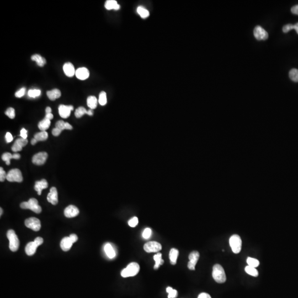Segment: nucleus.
Wrapping results in <instances>:
<instances>
[{
  "instance_id": "obj_1",
  "label": "nucleus",
  "mask_w": 298,
  "mask_h": 298,
  "mask_svg": "<svg viewBox=\"0 0 298 298\" xmlns=\"http://www.w3.org/2000/svg\"><path fill=\"white\" fill-rule=\"evenodd\" d=\"M212 275L213 279L218 283H224L227 280V276L224 269L219 264H216L213 266Z\"/></svg>"
},
{
  "instance_id": "obj_2",
  "label": "nucleus",
  "mask_w": 298,
  "mask_h": 298,
  "mask_svg": "<svg viewBox=\"0 0 298 298\" xmlns=\"http://www.w3.org/2000/svg\"><path fill=\"white\" fill-rule=\"evenodd\" d=\"M139 271L140 266L139 264L136 262H132L129 264L127 267L121 272V275L124 278L133 277L137 275Z\"/></svg>"
},
{
  "instance_id": "obj_3",
  "label": "nucleus",
  "mask_w": 298,
  "mask_h": 298,
  "mask_svg": "<svg viewBox=\"0 0 298 298\" xmlns=\"http://www.w3.org/2000/svg\"><path fill=\"white\" fill-rule=\"evenodd\" d=\"M20 206L22 209H30L37 214H39L42 212V208L38 204V201L36 199L30 198L28 201L22 202Z\"/></svg>"
},
{
  "instance_id": "obj_4",
  "label": "nucleus",
  "mask_w": 298,
  "mask_h": 298,
  "mask_svg": "<svg viewBox=\"0 0 298 298\" xmlns=\"http://www.w3.org/2000/svg\"><path fill=\"white\" fill-rule=\"evenodd\" d=\"M7 238L9 241V248L13 252L17 251L19 246V241L14 230H9L7 233Z\"/></svg>"
},
{
  "instance_id": "obj_5",
  "label": "nucleus",
  "mask_w": 298,
  "mask_h": 298,
  "mask_svg": "<svg viewBox=\"0 0 298 298\" xmlns=\"http://www.w3.org/2000/svg\"><path fill=\"white\" fill-rule=\"evenodd\" d=\"M229 243L231 250L234 254H238L240 252L242 247V241L240 236L236 234L231 236L229 240Z\"/></svg>"
},
{
  "instance_id": "obj_6",
  "label": "nucleus",
  "mask_w": 298,
  "mask_h": 298,
  "mask_svg": "<svg viewBox=\"0 0 298 298\" xmlns=\"http://www.w3.org/2000/svg\"><path fill=\"white\" fill-rule=\"evenodd\" d=\"M6 179L9 182H22L23 180V176L21 171L19 169H12L7 173Z\"/></svg>"
},
{
  "instance_id": "obj_7",
  "label": "nucleus",
  "mask_w": 298,
  "mask_h": 298,
  "mask_svg": "<svg viewBox=\"0 0 298 298\" xmlns=\"http://www.w3.org/2000/svg\"><path fill=\"white\" fill-rule=\"evenodd\" d=\"M144 250L148 253L159 252L162 250V245L156 241L148 242L144 246Z\"/></svg>"
},
{
  "instance_id": "obj_8",
  "label": "nucleus",
  "mask_w": 298,
  "mask_h": 298,
  "mask_svg": "<svg viewBox=\"0 0 298 298\" xmlns=\"http://www.w3.org/2000/svg\"><path fill=\"white\" fill-rule=\"evenodd\" d=\"M26 227L33 230V231H38L41 227V223L39 220L36 217H30L25 220Z\"/></svg>"
},
{
  "instance_id": "obj_9",
  "label": "nucleus",
  "mask_w": 298,
  "mask_h": 298,
  "mask_svg": "<svg viewBox=\"0 0 298 298\" xmlns=\"http://www.w3.org/2000/svg\"><path fill=\"white\" fill-rule=\"evenodd\" d=\"M48 158V154L45 152H40L34 155L32 158V162L34 164L40 166L44 164Z\"/></svg>"
},
{
  "instance_id": "obj_10",
  "label": "nucleus",
  "mask_w": 298,
  "mask_h": 298,
  "mask_svg": "<svg viewBox=\"0 0 298 298\" xmlns=\"http://www.w3.org/2000/svg\"><path fill=\"white\" fill-rule=\"evenodd\" d=\"M199 259V253L198 251H194L191 252L189 255L190 261L188 263V268L190 270H195V267Z\"/></svg>"
},
{
  "instance_id": "obj_11",
  "label": "nucleus",
  "mask_w": 298,
  "mask_h": 298,
  "mask_svg": "<svg viewBox=\"0 0 298 298\" xmlns=\"http://www.w3.org/2000/svg\"><path fill=\"white\" fill-rule=\"evenodd\" d=\"M254 36L259 40H266L268 39V33L261 26H257L254 29Z\"/></svg>"
},
{
  "instance_id": "obj_12",
  "label": "nucleus",
  "mask_w": 298,
  "mask_h": 298,
  "mask_svg": "<svg viewBox=\"0 0 298 298\" xmlns=\"http://www.w3.org/2000/svg\"><path fill=\"white\" fill-rule=\"evenodd\" d=\"M74 110L72 106H66L61 104L59 107V113L60 117L63 118H67L70 116L71 112Z\"/></svg>"
},
{
  "instance_id": "obj_13",
  "label": "nucleus",
  "mask_w": 298,
  "mask_h": 298,
  "mask_svg": "<svg viewBox=\"0 0 298 298\" xmlns=\"http://www.w3.org/2000/svg\"><path fill=\"white\" fill-rule=\"evenodd\" d=\"M79 210L76 206L70 205L65 208L64 214L66 217L69 218L75 217L79 215Z\"/></svg>"
},
{
  "instance_id": "obj_14",
  "label": "nucleus",
  "mask_w": 298,
  "mask_h": 298,
  "mask_svg": "<svg viewBox=\"0 0 298 298\" xmlns=\"http://www.w3.org/2000/svg\"><path fill=\"white\" fill-rule=\"evenodd\" d=\"M48 201L53 205H56L58 203V191L55 187H52L47 196Z\"/></svg>"
},
{
  "instance_id": "obj_15",
  "label": "nucleus",
  "mask_w": 298,
  "mask_h": 298,
  "mask_svg": "<svg viewBox=\"0 0 298 298\" xmlns=\"http://www.w3.org/2000/svg\"><path fill=\"white\" fill-rule=\"evenodd\" d=\"M75 75L77 79L81 80H85L86 79H88L90 76V72L86 67H80L76 71Z\"/></svg>"
},
{
  "instance_id": "obj_16",
  "label": "nucleus",
  "mask_w": 298,
  "mask_h": 298,
  "mask_svg": "<svg viewBox=\"0 0 298 298\" xmlns=\"http://www.w3.org/2000/svg\"><path fill=\"white\" fill-rule=\"evenodd\" d=\"M48 187V183L45 179H43L40 181H37L35 183L34 189L38 195H41L42 190L45 189Z\"/></svg>"
},
{
  "instance_id": "obj_17",
  "label": "nucleus",
  "mask_w": 298,
  "mask_h": 298,
  "mask_svg": "<svg viewBox=\"0 0 298 298\" xmlns=\"http://www.w3.org/2000/svg\"><path fill=\"white\" fill-rule=\"evenodd\" d=\"M63 70L65 75L70 77L73 76L76 72L74 65L71 63H65L63 66Z\"/></svg>"
},
{
  "instance_id": "obj_18",
  "label": "nucleus",
  "mask_w": 298,
  "mask_h": 298,
  "mask_svg": "<svg viewBox=\"0 0 298 298\" xmlns=\"http://www.w3.org/2000/svg\"><path fill=\"white\" fill-rule=\"evenodd\" d=\"M73 243L72 242L70 237H65L60 243V246L64 251H68L71 248Z\"/></svg>"
},
{
  "instance_id": "obj_19",
  "label": "nucleus",
  "mask_w": 298,
  "mask_h": 298,
  "mask_svg": "<svg viewBox=\"0 0 298 298\" xmlns=\"http://www.w3.org/2000/svg\"><path fill=\"white\" fill-rule=\"evenodd\" d=\"M105 8L108 10L114 9L118 10L120 9V5L118 4L117 1L116 0H108L105 3Z\"/></svg>"
},
{
  "instance_id": "obj_20",
  "label": "nucleus",
  "mask_w": 298,
  "mask_h": 298,
  "mask_svg": "<svg viewBox=\"0 0 298 298\" xmlns=\"http://www.w3.org/2000/svg\"><path fill=\"white\" fill-rule=\"evenodd\" d=\"M37 247V245L35 243L34 241L28 243L25 248L26 254L28 256H32L34 254L35 252H36Z\"/></svg>"
},
{
  "instance_id": "obj_21",
  "label": "nucleus",
  "mask_w": 298,
  "mask_h": 298,
  "mask_svg": "<svg viewBox=\"0 0 298 298\" xmlns=\"http://www.w3.org/2000/svg\"><path fill=\"white\" fill-rule=\"evenodd\" d=\"M46 94H47L48 97L51 101H55V99L60 98L61 97V95L60 91L58 90V89H56V88L53 89V90L51 91H48L46 92Z\"/></svg>"
},
{
  "instance_id": "obj_22",
  "label": "nucleus",
  "mask_w": 298,
  "mask_h": 298,
  "mask_svg": "<svg viewBox=\"0 0 298 298\" xmlns=\"http://www.w3.org/2000/svg\"><path fill=\"white\" fill-rule=\"evenodd\" d=\"M104 249L107 256L108 257L109 259H112L115 257L116 254V251L111 244L107 243L104 246Z\"/></svg>"
},
{
  "instance_id": "obj_23",
  "label": "nucleus",
  "mask_w": 298,
  "mask_h": 298,
  "mask_svg": "<svg viewBox=\"0 0 298 298\" xmlns=\"http://www.w3.org/2000/svg\"><path fill=\"white\" fill-rule=\"evenodd\" d=\"M179 251L176 248H172L169 253V258L172 265L176 264L178 258Z\"/></svg>"
},
{
  "instance_id": "obj_24",
  "label": "nucleus",
  "mask_w": 298,
  "mask_h": 298,
  "mask_svg": "<svg viewBox=\"0 0 298 298\" xmlns=\"http://www.w3.org/2000/svg\"><path fill=\"white\" fill-rule=\"evenodd\" d=\"M31 59L33 61H34L37 63V65H38L40 67H43L44 66V65L46 64V61L45 59L42 57V56L40 55L39 54H34L31 57Z\"/></svg>"
},
{
  "instance_id": "obj_25",
  "label": "nucleus",
  "mask_w": 298,
  "mask_h": 298,
  "mask_svg": "<svg viewBox=\"0 0 298 298\" xmlns=\"http://www.w3.org/2000/svg\"><path fill=\"white\" fill-rule=\"evenodd\" d=\"M154 259L155 261V264L154 266L155 269H157L159 268V266H161L164 263V261L162 259V254L159 252L154 255Z\"/></svg>"
},
{
  "instance_id": "obj_26",
  "label": "nucleus",
  "mask_w": 298,
  "mask_h": 298,
  "mask_svg": "<svg viewBox=\"0 0 298 298\" xmlns=\"http://www.w3.org/2000/svg\"><path fill=\"white\" fill-rule=\"evenodd\" d=\"M97 103H98V100L97 98L95 96H91L87 98V106L91 109H93L97 107Z\"/></svg>"
},
{
  "instance_id": "obj_27",
  "label": "nucleus",
  "mask_w": 298,
  "mask_h": 298,
  "mask_svg": "<svg viewBox=\"0 0 298 298\" xmlns=\"http://www.w3.org/2000/svg\"><path fill=\"white\" fill-rule=\"evenodd\" d=\"M51 122L50 120H48L44 118L43 120H41L39 124H38V128L42 132L43 131H45L48 129L50 125Z\"/></svg>"
},
{
  "instance_id": "obj_28",
  "label": "nucleus",
  "mask_w": 298,
  "mask_h": 298,
  "mask_svg": "<svg viewBox=\"0 0 298 298\" xmlns=\"http://www.w3.org/2000/svg\"><path fill=\"white\" fill-rule=\"evenodd\" d=\"M48 138V134L46 131L38 133L35 134L34 139H36L38 141H45Z\"/></svg>"
},
{
  "instance_id": "obj_29",
  "label": "nucleus",
  "mask_w": 298,
  "mask_h": 298,
  "mask_svg": "<svg viewBox=\"0 0 298 298\" xmlns=\"http://www.w3.org/2000/svg\"><path fill=\"white\" fill-rule=\"evenodd\" d=\"M137 12L138 13V14L143 18H147V17L149 16V15H150V13H149V11H148V9H146L145 8L141 7V6H139V7H138Z\"/></svg>"
},
{
  "instance_id": "obj_30",
  "label": "nucleus",
  "mask_w": 298,
  "mask_h": 298,
  "mask_svg": "<svg viewBox=\"0 0 298 298\" xmlns=\"http://www.w3.org/2000/svg\"><path fill=\"white\" fill-rule=\"evenodd\" d=\"M245 272L248 274L249 275H252L253 277H256L259 275V272L257 269L251 266H247L245 267Z\"/></svg>"
},
{
  "instance_id": "obj_31",
  "label": "nucleus",
  "mask_w": 298,
  "mask_h": 298,
  "mask_svg": "<svg viewBox=\"0 0 298 298\" xmlns=\"http://www.w3.org/2000/svg\"><path fill=\"white\" fill-rule=\"evenodd\" d=\"M291 29H295L296 33L298 34V23H296L295 24L293 25L291 24H288L284 26L283 28V31L284 33H288Z\"/></svg>"
},
{
  "instance_id": "obj_32",
  "label": "nucleus",
  "mask_w": 298,
  "mask_h": 298,
  "mask_svg": "<svg viewBox=\"0 0 298 298\" xmlns=\"http://www.w3.org/2000/svg\"><path fill=\"white\" fill-rule=\"evenodd\" d=\"M87 111L86 109L85 108H84L83 107H80L76 109L75 113V115L76 118H81L83 115L87 114Z\"/></svg>"
},
{
  "instance_id": "obj_33",
  "label": "nucleus",
  "mask_w": 298,
  "mask_h": 298,
  "mask_svg": "<svg viewBox=\"0 0 298 298\" xmlns=\"http://www.w3.org/2000/svg\"><path fill=\"white\" fill-rule=\"evenodd\" d=\"M247 263L248 264V266H251L254 268H256L259 264V262L258 259L252 258V257L247 258Z\"/></svg>"
},
{
  "instance_id": "obj_34",
  "label": "nucleus",
  "mask_w": 298,
  "mask_h": 298,
  "mask_svg": "<svg viewBox=\"0 0 298 298\" xmlns=\"http://www.w3.org/2000/svg\"><path fill=\"white\" fill-rule=\"evenodd\" d=\"M289 77L292 81L295 82H298V70L293 69L289 72Z\"/></svg>"
},
{
  "instance_id": "obj_35",
  "label": "nucleus",
  "mask_w": 298,
  "mask_h": 298,
  "mask_svg": "<svg viewBox=\"0 0 298 298\" xmlns=\"http://www.w3.org/2000/svg\"><path fill=\"white\" fill-rule=\"evenodd\" d=\"M98 102L101 106H104L107 104V99L106 93L104 91H102L99 93Z\"/></svg>"
},
{
  "instance_id": "obj_36",
  "label": "nucleus",
  "mask_w": 298,
  "mask_h": 298,
  "mask_svg": "<svg viewBox=\"0 0 298 298\" xmlns=\"http://www.w3.org/2000/svg\"><path fill=\"white\" fill-rule=\"evenodd\" d=\"M166 291L169 293L168 298H176L177 296V291L171 287H167L166 288Z\"/></svg>"
},
{
  "instance_id": "obj_37",
  "label": "nucleus",
  "mask_w": 298,
  "mask_h": 298,
  "mask_svg": "<svg viewBox=\"0 0 298 298\" xmlns=\"http://www.w3.org/2000/svg\"><path fill=\"white\" fill-rule=\"evenodd\" d=\"M41 94V91L40 90L38 89H33L30 90L28 91V95L29 97L31 98H35V97H39Z\"/></svg>"
},
{
  "instance_id": "obj_38",
  "label": "nucleus",
  "mask_w": 298,
  "mask_h": 298,
  "mask_svg": "<svg viewBox=\"0 0 298 298\" xmlns=\"http://www.w3.org/2000/svg\"><path fill=\"white\" fill-rule=\"evenodd\" d=\"M12 159V155L11 153H5L2 156V159L3 161L6 162L7 165H10V160Z\"/></svg>"
},
{
  "instance_id": "obj_39",
  "label": "nucleus",
  "mask_w": 298,
  "mask_h": 298,
  "mask_svg": "<svg viewBox=\"0 0 298 298\" xmlns=\"http://www.w3.org/2000/svg\"><path fill=\"white\" fill-rule=\"evenodd\" d=\"M5 114L6 116H8L9 118L11 119H13L15 117V111L14 108H8L7 109Z\"/></svg>"
},
{
  "instance_id": "obj_40",
  "label": "nucleus",
  "mask_w": 298,
  "mask_h": 298,
  "mask_svg": "<svg viewBox=\"0 0 298 298\" xmlns=\"http://www.w3.org/2000/svg\"><path fill=\"white\" fill-rule=\"evenodd\" d=\"M138 222H139L138 218L137 217H133L129 221V222H128V224H129L130 227H134L137 226Z\"/></svg>"
},
{
  "instance_id": "obj_41",
  "label": "nucleus",
  "mask_w": 298,
  "mask_h": 298,
  "mask_svg": "<svg viewBox=\"0 0 298 298\" xmlns=\"http://www.w3.org/2000/svg\"><path fill=\"white\" fill-rule=\"evenodd\" d=\"M152 233V231L150 228H146L143 233V237L145 239L150 238Z\"/></svg>"
},
{
  "instance_id": "obj_42",
  "label": "nucleus",
  "mask_w": 298,
  "mask_h": 298,
  "mask_svg": "<svg viewBox=\"0 0 298 298\" xmlns=\"http://www.w3.org/2000/svg\"><path fill=\"white\" fill-rule=\"evenodd\" d=\"M65 122H64L63 120H59L55 124V128H58L63 131V130L65 129Z\"/></svg>"
},
{
  "instance_id": "obj_43",
  "label": "nucleus",
  "mask_w": 298,
  "mask_h": 298,
  "mask_svg": "<svg viewBox=\"0 0 298 298\" xmlns=\"http://www.w3.org/2000/svg\"><path fill=\"white\" fill-rule=\"evenodd\" d=\"M15 142H16L17 143L19 144V145L23 148L24 146L27 145V144L28 143V140H27V139L20 138V139H18L17 140H16Z\"/></svg>"
},
{
  "instance_id": "obj_44",
  "label": "nucleus",
  "mask_w": 298,
  "mask_h": 298,
  "mask_svg": "<svg viewBox=\"0 0 298 298\" xmlns=\"http://www.w3.org/2000/svg\"><path fill=\"white\" fill-rule=\"evenodd\" d=\"M7 174H6L3 167H1L0 168V181L3 182L7 178Z\"/></svg>"
},
{
  "instance_id": "obj_45",
  "label": "nucleus",
  "mask_w": 298,
  "mask_h": 298,
  "mask_svg": "<svg viewBox=\"0 0 298 298\" xmlns=\"http://www.w3.org/2000/svg\"><path fill=\"white\" fill-rule=\"evenodd\" d=\"M22 148H23L17 143L16 142H14V144L12 146L11 149L13 151V152L17 153V152H18V151L22 150Z\"/></svg>"
},
{
  "instance_id": "obj_46",
  "label": "nucleus",
  "mask_w": 298,
  "mask_h": 298,
  "mask_svg": "<svg viewBox=\"0 0 298 298\" xmlns=\"http://www.w3.org/2000/svg\"><path fill=\"white\" fill-rule=\"evenodd\" d=\"M26 92V88L24 87L21 88L16 93H15V96L17 98H21L23 97V96L25 94Z\"/></svg>"
},
{
  "instance_id": "obj_47",
  "label": "nucleus",
  "mask_w": 298,
  "mask_h": 298,
  "mask_svg": "<svg viewBox=\"0 0 298 298\" xmlns=\"http://www.w3.org/2000/svg\"><path fill=\"white\" fill-rule=\"evenodd\" d=\"M5 138H6V142H7V143H11V141H12L13 139V136L12 135V134H11L10 133H9V132H8V133H6Z\"/></svg>"
},
{
  "instance_id": "obj_48",
  "label": "nucleus",
  "mask_w": 298,
  "mask_h": 298,
  "mask_svg": "<svg viewBox=\"0 0 298 298\" xmlns=\"http://www.w3.org/2000/svg\"><path fill=\"white\" fill-rule=\"evenodd\" d=\"M35 243L37 245V246L38 247L40 245H42V243H43V239L42 238L40 237H38L37 238L35 239L34 241Z\"/></svg>"
},
{
  "instance_id": "obj_49",
  "label": "nucleus",
  "mask_w": 298,
  "mask_h": 298,
  "mask_svg": "<svg viewBox=\"0 0 298 298\" xmlns=\"http://www.w3.org/2000/svg\"><path fill=\"white\" fill-rule=\"evenodd\" d=\"M20 135H21V137H22V138L27 139V130L26 129L23 128V129L21 130Z\"/></svg>"
},
{
  "instance_id": "obj_50",
  "label": "nucleus",
  "mask_w": 298,
  "mask_h": 298,
  "mask_svg": "<svg viewBox=\"0 0 298 298\" xmlns=\"http://www.w3.org/2000/svg\"><path fill=\"white\" fill-rule=\"evenodd\" d=\"M61 132H62V131H61V130L58 129V128H55L53 129V130H52V134H53L54 136H59V135L61 134Z\"/></svg>"
},
{
  "instance_id": "obj_51",
  "label": "nucleus",
  "mask_w": 298,
  "mask_h": 298,
  "mask_svg": "<svg viewBox=\"0 0 298 298\" xmlns=\"http://www.w3.org/2000/svg\"><path fill=\"white\" fill-rule=\"evenodd\" d=\"M69 237L73 243H75V242H76L78 240V237H77V236L76 235H75V234H74V233L71 234V235Z\"/></svg>"
},
{
  "instance_id": "obj_52",
  "label": "nucleus",
  "mask_w": 298,
  "mask_h": 298,
  "mask_svg": "<svg viewBox=\"0 0 298 298\" xmlns=\"http://www.w3.org/2000/svg\"><path fill=\"white\" fill-rule=\"evenodd\" d=\"M198 298H212L209 294L206 293H202L198 295Z\"/></svg>"
},
{
  "instance_id": "obj_53",
  "label": "nucleus",
  "mask_w": 298,
  "mask_h": 298,
  "mask_svg": "<svg viewBox=\"0 0 298 298\" xmlns=\"http://www.w3.org/2000/svg\"><path fill=\"white\" fill-rule=\"evenodd\" d=\"M291 11L293 14L298 15V5L294 6L291 8Z\"/></svg>"
},
{
  "instance_id": "obj_54",
  "label": "nucleus",
  "mask_w": 298,
  "mask_h": 298,
  "mask_svg": "<svg viewBox=\"0 0 298 298\" xmlns=\"http://www.w3.org/2000/svg\"><path fill=\"white\" fill-rule=\"evenodd\" d=\"M53 114L51 113L46 114L45 117V118H45V119H48V120H51V119H53Z\"/></svg>"
},
{
  "instance_id": "obj_55",
  "label": "nucleus",
  "mask_w": 298,
  "mask_h": 298,
  "mask_svg": "<svg viewBox=\"0 0 298 298\" xmlns=\"http://www.w3.org/2000/svg\"><path fill=\"white\" fill-rule=\"evenodd\" d=\"M65 129L67 130H72V127L71 124H70L69 123L65 122Z\"/></svg>"
},
{
  "instance_id": "obj_56",
  "label": "nucleus",
  "mask_w": 298,
  "mask_h": 298,
  "mask_svg": "<svg viewBox=\"0 0 298 298\" xmlns=\"http://www.w3.org/2000/svg\"><path fill=\"white\" fill-rule=\"evenodd\" d=\"M20 157H21V155L17 153H15L13 155H12V159H19Z\"/></svg>"
},
{
  "instance_id": "obj_57",
  "label": "nucleus",
  "mask_w": 298,
  "mask_h": 298,
  "mask_svg": "<svg viewBox=\"0 0 298 298\" xmlns=\"http://www.w3.org/2000/svg\"><path fill=\"white\" fill-rule=\"evenodd\" d=\"M51 111H52V110H51V108H50V107H46V109H45V112H46V114L51 113Z\"/></svg>"
},
{
  "instance_id": "obj_58",
  "label": "nucleus",
  "mask_w": 298,
  "mask_h": 298,
  "mask_svg": "<svg viewBox=\"0 0 298 298\" xmlns=\"http://www.w3.org/2000/svg\"><path fill=\"white\" fill-rule=\"evenodd\" d=\"M87 114H88V116H92L93 114V112L92 109H89L88 111H87Z\"/></svg>"
},
{
  "instance_id": "obj_59",
  "label": "nucleus",
  "mask_w": 298,
  "mask_h": 298,
  "mask_svg": "<svg viewBox=\"0 0 298 298\" xmlns=\"http://www.w3.org/2000/svg\"><path fill=\"white\" fill-rule=\"evenodd\" d=\"M37 142H38V141H37V140L34 138V139H33L32 140H31V144L33 145H34L35 144L37 143Z\"/></svg>"
},
{
  "instance_id": "obj_60",
  "label": "nucleus",
  "mask_w": 298,
  "mask_h": 298,
  "mask_svg": "<svg viewBox=\"0 0 298 298\" xmlns=\"http://www.w3.org/2000/svg\"><path fill=\"white\" fill-rule=\"evenodd\" d=\"M0 210H1V214H0V215L1 216V215H2V214H3V209L1 208V209H0Z\"/></svg>"
}]
</instances>
